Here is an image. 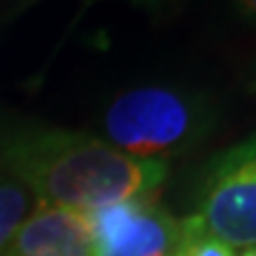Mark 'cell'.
Returning a JSON list of instances; mask_svg holds the SVG:
<instances>
[{
  "mask_svg": "<svg viewBox=\"0 0 256 256\" xmlns=\"http://www.w3.org/2000/svg\"><path fill=\"white\" fill-rule=\"evenodd\" d=\"M95 216V256H174L188 230V216L156 206L152 200L102 209Z\"/></svg>",
  "mask_w": 256,
  "mask_h": 256,
  "instance_id": "cell-4",
  "label": "cell"
},
{
  "mask_svg": "<svg viewBox=\"0 0 256 256\" xmlns=\"http://www.w3.org/2000/svg\"><path fill=\"white\" fill-rule=\"evenodd\" d=\"M95 216L36 204L2 256H95Z\"/></svg>",
  "mask_w": 256,
  "mask_h": 256,
  "instance_id": "cell-5",
  "label": "cell"
},
{
  "mask_svg": "<svg viewBox=\"0 0 256 256\" xmlns=\"http://www.w3.org/2000/svg\"><path fill=\"white\" fill-rule=\"evenodd\" d=\"M240 256H256V249H244Z\"/></svg>",
  "mask_w": 256,
  "mask_h": 256,
  "instance_id": "cell-11",
  "label": "cell"
},
{
  "mask_svg": "<svg viewBox=\"0 0 256 256\" xmlns=\"http://www.w3.org/2000/svg\"><path fill=\"white\" fill-rule=\"evenodd\" d=\"M174 256H235V249L228 247L226 242L216 240L194 220V216H188V230H185L183 242L178 244Z\"/></svg>",
  "mask_w": 256,
  "mask_h": 256,
  "instance_id": "cell-7",
  "label": "cell"
},
{
  "mask_svg": "<svg viewBox=\"0 0 256 256\" xmlns=\"http://www.w3.org/2000/svg\"><path fill=\"white\" fill-rule=\"evenodd\" d=\"M38 2H40V0H14V2H12V12H10V14H12V17H17V14H22L24 10L34 8V5H38Z\"/></svg>",
  "mask_w": 256,
  "mask_h": 256,
  "instance_id": "cell-10",
  "label": "cell"
},
{
  "mask_svg": "<svg viewBox=\"0 0 256 256\" xmlns=\"http://www.w3.org/2000/svg\"><path fill=\"white\" fill-rule=\"evenodd\" d=\"M235 2H238L240 12H242L249 22H254L256 24V0H235Z\"/></svg>",
  "mask_w": 256,
  "mask_h": 256,
  "instance_id": "cell-8",
  "label": "cell"
},
{
  "mask_svg": "<svg viewBox=\"0 0 256 256\" xmlns=\"http://www.w3.org/2000/svg\"><path fill=\"white\" fill-rule=\"evenodd\" d=\"M92 2H100V0H86V5H92ZM124 2H130L138 8H156V5H166L168 0H124Z\"/></svg>",
  "mask_w": 256,
  "mask_h": 256,
  "instance_id": "cell-9",
  "label": "cell"
},
{
  "mask_svg": "<svg viewBox=\"0 0 256 256\" xmlns=\"http://www.w3.org/2000/svg\"><path fill=\"white\" fill-rule=\"evenodd\" d=\"M36 206L34 194L12 174L0 168V256L5 254L14 232Z\"/></svg>",
  "mask_w": 256,
  "mask_h": 256,
  "instance_id": "cell-6",
  "label": "cell"
},
{
  "mask_svg": "<svg viewBox=\"0 0 256 256\" xmlns=\"http://www.w3.org/2000/svg\"><path fill=\"white\" fill-rule=\"evenodd\" d=\"M192 216L228 247L256 249V133L206 166Z\"/></svg>",
  "mask_w": 256,
  "mask_h": 256,
  "instance_id": "cell-3",
  "label": "cell"
},
{
  "mask_svg": "<svg viewBox=\"0 0 256 256\" xmlns=\"http://www.w3.org/2000/svg\"><path fill=\"white\" fill-rule=\"evenodd\" d=\"M211 124L214 114L202 98L162 86L121 92L102 114L110 145L138 159L164 164L202 142Z\"/></svg>",
  "mask_w": 256,
  "mask_h": 256,
  "instance_id": "cell-2",
  "label": "cell"
},
{
  "mask_svg": "<svg viewBox=\"0 0 256 256\" xmlns=\"http://www.w3.org/2000/svg\"><path fill=\"white\" fill-rule=\"evenodd\" d=\"M0 168L36 204L98 214L152 200L168 178L164 162L138 159L107 140L62 128H31L0 140Z\"/></svg>",
  "mask_w": 256,
  "mask_h": 256,
  "instance_id": "cell-1",
  "label": "cell"
}]
</instances>
